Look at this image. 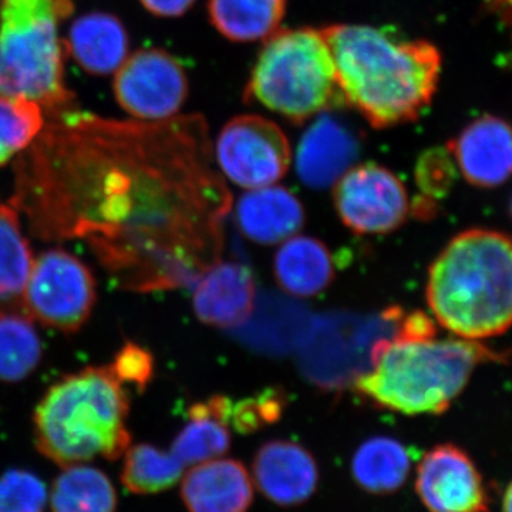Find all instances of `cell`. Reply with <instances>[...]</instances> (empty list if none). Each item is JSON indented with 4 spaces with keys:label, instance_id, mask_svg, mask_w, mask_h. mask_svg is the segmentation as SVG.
Segmentation results:
<instances>
[{
    "label": "cell",
    "instance_id": "cb8c5ba5",
    "mask_svg": "<svg viewBox=\"0 0 512 512\" xmlns=\"http://www.w3.org/2000/svg\"><path fill=\"white\" fill-rule=\"evenodd\" d=\"M188 416L190 420L175 436L170 450L184 467L197 466L228 453L231 433L210 399L191 406Z\"/></svg>",
    "mask_w": 512,
    "mask_h": 512
},
{
    "label": "cell",
    "instance_id": "d4e9b609",
    "mask_svg": "<svg viewBox=\"0 0 512 512\" xmlns=\"http://www.w3.org/2000/svg\"><path fill=\"white\" fill-rule=\"evenodd\" d=\"M39 333L29 316L0 311V382L28 379L42 362Z\"/></svg>",
    "mask_w": 512,
    "mask_h": 512
},
{
    "label": "cell",
    "instance_id": "7402d4cb",
    "mask_svg": "<svg viewBox=\"0 0 512 512\" xmlns=\"http://www.w3.org/2000/svg\"><path fill=\"white\" fill-rule=\"evenodd\" d=\"M288 0H208L215 30L235 43L268 39L281 29Z\"/></svg>",
    "mask_w": 512,
    "mask_h": 512
},
{
    "label": "cell",
    "instance_id": "d6986e66",
    "mask_svg": "<svg viewBox=\"0 0 512 512\" xmlns=\"http://www.w3.org/2000/svg\"><path fill=\"white\" fill-rule=\"evenodd\" d=\"M63 46L87 73L106 76L126 62L130 39L117 16L92 12L74 20Z\"/></svg>",
    "mask_w": 512,
    "mask_h": 512
},
{
    "label": "cell",
    "instance_id": "5b68a950",
    "mask_svg": "<svg viewBox=\"0 0 512 512\" xmlns=\"http://www.w3.org/2000/svg\"><path fill=\"white\" fill-rule=\"evenodd\" d=\"M130 399L110 366H92L50 386L33 413L37 451L60 467L119 460L131 446Z\"/></svg>",
    "mask_w": 512,
    "mask_h": 512
},
{
    "label": "cell",
    "instance_id": "4fadbf2b",
    "mask_svg": "<svg viewBox=\"0 0 512 512\" xmlns=\"http://www.w3.org/2000/svg\"><path fill=\"white\" fill-rule=\"evenodd\" d=\"M359 136L345 121L320 113L303 133L296 150V173L312 190L333 187L360 156Z\"/></svg>",
    "mask_w": 512,
    "mask_h": 512
},
{
    "label": "cell",
    "instance_id": "1f68e13d",
    "mask_svg": "<svg viewBox=\"0 0 512 512\" xmlns=\"http://www.w3.org/2000/svg\"><path fill=\"white\" fill-rule=\"evenodd\" d=\"M121 383L133 384L140 392L147 389L154 377V357L138 343H124L110 365Z\"/></svg>",
    "mask_w": 512,
    "mask_h": 512
},
{
    "label": "cell",
    "instance_id": "d590c367",
    "mask_svg": "<svg viewBox=\"0 0 512 512\" xmlns=\"http://www.w3.org/2000/svg\"><path fill=\"white\" fill-rule=\"evenodd\" d=\"M501 512H512V481L508 484V487L505 488Z\"/></svg>",
    "mask_w": 512,
    "mask_h": 512
},
{
    "label": "cell",
    "instance_id": "5bb4252c",
    "mask_svg": "<svg viewBox=\"0 0 512 512\" xmlns=\"http://www.w3.org/2000/svg\"><path fill=\"white\" fill-rule=\"evenodd\" d=\"M448 151L474 187H498L512 177V126L500 117L485 114L471 121Z\"/></svg>",
    "mask_w": 512,
    "mask_h": 512
},
{
    "label": "cell",
    "instance_id": "8d00e7d4",
    "mask_svg": "<svg viewBox=\"0 0 512 512\" xmlns=\"http://www.w3.org/2000/svg\"><path fill=\"white\" fill-rule=\"evenodd\" d=\"M510 212H511V218H512V198H511V202H510Z\"/></svg>",
    "mask_w": 512,
    "mask_h": 512
},
{
    "label": "cell",
    "instance_id": "4316f807",
    "mask_svg": "<svg viewBox=\"0 0 512 512\" xmlns=\"http://www.w3.org/2000/svg\"><path fill=\"white\" fill-rule=\"evenodd\" d=\"M33 252L22 232L19 211L0 201V301L22 295L33 266Z\"/></svg>",
    "mask_w": 512,
    "mask_h": 512
},
{
    "label": "cell",
    "instance_id": "836d02e7",
    "mask_svg": "<svg viewBox=\"0 0 512 512\" xmlns=\"http://www.w3.org/2000/svg\"><path fill=\"white\" fill-rule=\"evenodd\" d=\"M410 212L417 218V220L427 221L437 215L436 201L426 197V195H419L414 198L413 204L410 205Z\"/></svg>",
    "mask_w": 512,
    "mask_h": 512
},
{
    "label": "cell",
    "instance_id": "44dd1931",
    "mask_svg": "<svg viewBox=\"0 0 512 512\" xmlns=\"http://www.w3.org/2000/svg\"><path fill=\"white\" fill-rule=\"evenodd\" d=\"M412 471L409 448L393 437L376 436L357 448L352 458V476L370 494L396 493Z\"/></svg>",
    "mask_w": 512,
    "mask_h": 512
},
{
    "label": "cell",
    "instance_id": "484cf974",
    "mask_svg": "<svg viewBox=\"0 0 512 512\" xmlns=\"http://www.w3.org/2000/svg\"><path fill=\"white\" fill-rule=\"evenodd\" d=\"M120 480L130 493L151 495L173 488L184 476V466L171 451L153 444L130 446L124 453Z\"/></svg>",
    "mask_w": 512,
    "mask_h": 512
},
{
    "label": "cell",
    "instance_id": "83f0119b",
    "mask_svg": "<svg viewBox=\"0 0 512 512\" xmlns=\"http://www.w3.org/2000/svg\"><path fill=\"white\" fill-rule=\"evenodd\" d=\"M45 126L39 104L0 97V165L8 164L36 140Z\"/></svg>",
    "mask_w": 512,
    "mask_h": 512
},
{
    "label": "cell",
    "instance_id": "f546056e",
    "mask_svg": "<svg viewBox=\"0 0 512 512\" xmlns=\"http://www.w3.org/2000/svg\"><path fill=\"white\" fill-rule=\"evenodd\" d=\"M49 491L36 474L12 468L0 476V512H46Z\"/></svg>",
    "mask_w": 512,
    "mask_h": 512
},
{
    "label": "cell",
    "instance_id": "e0dca14e",
    "mask_svg": "<svg viewBox=\"0 0 512 512\" xmlns=\"http://www.w3.org/2000/svg\"><path fill=\"white\" fill-rule=\"evenodd\" d=\"M181 498L188 512H248L254 484L241 461L215 458L185 474Z\"/></svg>",
    "mask_w": 512,
    "mask_h": 512
},
{
    "label": "cell",
    "instance_id": "2e32d148",
    "mask_svg": "<svg viewBox=\"0 0 512 512\" xmlns=\"http://www.w3.org/2000/svg\"><path fill=\"white\" fill-rule=\"evenodd\" d=\"M194 313L200 322L228 329L247 322L254 311V274L239 262H217L195 284Z\"/></svg>",
    "mask_w": 512,
    "mask_h": 512
},
{
    "label": "cell",
    "instance_id": "8fae6325",
    "mask_svg": "<svg viewBox=\"0 0 512 512\" xmlns=\"http://www.w3.org/2000/svg\"><path fill=\"white\" fill-rule=\"evenodd\" d=\"M114 96L121 109L143 121L177 116L188 96V77L181 63L163 49H140L128 56L114 77Z\"/></svg>",
    "mask_w": 512,
    "mask_h": 512
},
{
    "label": "cell",
    "instance_id": "7c38bea8",
    "mask_svg": "<svg viewBox=\"0 0 512 512\" xmlns=\"http://www.w3.org/2000/svg\"><path fill=\"white\" fill-rule=\"evenodd\" d=\"M416 493L429 512H488L490 495L473 458L456 444H439L424 454Z\"/></svg>",
    "mask_w": 512,
    "mask_h": 512
},
{
    "label": "cell",
    "instance_id": "e575fe53",
    "mask_svg": "<svg viewBox=\"0 0 512 512\" xmlns=\"http://www.w3.org/2000/svg\"><path fill=\"white\" fill-rule=\"evenodd\" d=\"M488 5L504 22L512 23V0H488Z\"/></svg>",
    "mask_w": 512,
    "mask_h": 512
},
{
    "label": "cell",
    "instance_id": "ba28073f",
    "mask_svg": "<svg viewBox=\"0 0 512 512\" xmlns=\"http://www.w3.org/2000/svg\"><path fill=\"white\" fill-rule=\"evenodd\" d=\"M22 295L29 318L70 335L79 332L92 316L96 278L82 259L66 249L53 248L33 261Z\"/></svg>",
    "mask_w": 512,
    "mask_h": 512
},
{
    "label": "cell",
    "instance_id": "603a6c76",
    "mask_svg": "<svg viewBox=\"0 0 512 512\" xmlns=\"http://www.w3.org/2000/svg\"><path fill=\"white\" fill-rule=\"evenodd\" d=\"M49 504L52 512H116L119 497L104 471L74 464L53 481Z\"/></svg>",
    "mask_w": 512,
    "mask_h": 512
},
{
    "label": "cell",
    "instance_id": "6da1fadb",
    "mask_svg": "<svg viewBox=\"0 0 512 512\" xmlns=\"http://www.w3.org/2000/svg\"><path fill=\"white\" fill-rule=\"evenodd\" d=\"M43 241L80 239L126 291L195 285L232 207L200 114L158 121L52 114L15 165L10 200Z\"/></svg>",
    "mask_w": 512,
    "mask_h": 512
},
{
    "label": "cell",
    "instance_id": "d6a6232c",
    "mask_svg": "<svg viewBox=\"0 0 512 512\" xmlns=\"http://www.w3.org/2000/svg\"><path fill=\"white\" fill-rule=\"evenodd\" d=\"M144 8L161 18H178L192 8L195 0H141Z\"/></svg>",
    "mask_w": 512,
    "mask_h": 512
},
{
    "label": "cell",
    "instance_id": "9c48e42d",
    "mask_svg": "<svg viewBox=\"0 0 512 512\" xmlns=\"http://www.w3.org/2000/svg\"><path fill=\"white\" fill-rule=\"evenodd\" d=\"M215 158L231 183L255 190L274 185L288 174L292 151L288 137L274 121L245 114L222 127Z\"/></svg>",
    "mask_w": 512,
    "mask_h": 512
},
{
    "label": "cell",
    "instance_id": "f1b7e54d",
    "mask_svg": "<svg viewBox=\"0 0 512 512\" xmlns=\"http://www.w3.org/2000/svg\"><path fill=\"white\" fill-rule=\"evenodd\" d=\"M285 392L278 387H268L244 399H229L227 424L241 434H254L276 423L285 412Z\"/></svg>",
    "mask_w": 512,
    "mask_h": 512
},
{
    "label": "cell",
    "instance_id": "7a4b0ae2",
    "mask_svg": "<svg viewBox=\"0 0 512 512\" xmlns=\"http://www.w3.org/2000/svg\"><path fill=\"white\" fill-rule=\"evenodd\" d=\"M322 30L335 62L343 101L373 128L419 119L440 82L441 55L426 40H399L366 25Z\"/></svg>",
    "mask_w": 512,
    "mask_h": 512
},
{
    "label": "cell",
    "instance_id": "52a82bcc",
    "mask_svg": "<svg viewBox=\"0 0 512 512\" xmlns=\"http://www.w3.org/2000/svg\"><path fill=\"white\" fill-rule=\"evenodd\" d=\"M245 100L293 124L345 104L322 30L279 29L265 39L245 87Z\"/></svg>",
    "mask_w": 512,
    "mask_h": 512
},
{
    "label": "cell",
    "instance_id": "277c9868",
    "mask_svg": "<svg viewBox=\"0 0 512 512\" xmlns=\"http://www.w3.org/2000/svg\"><path fill=\"white\" fill-rule=\"evenodd\" d=\"M510 353L458 339L379 340L370 352L372 370L355 392L380 409L417 416L441 414L466 389L477 366L508 362Z\"/></svg>",
    "mask_w": 512,
    "mask_h": 512
},
{
    "label": "cell",
    "instance_id": "ffe728a7",
    "mask_svg": "<svg viewBox=\"0 0 512 512\" xmlns=\"http://www.w3.org/2000/svg\"><path fill=\"white\" fill-rule=\"evenodd\" d=\"M274 276L282 291L296 298H313L335 279V262L320 239L298 235L282 242L274 258Z\"/></svg>",
    "mask_w": 512,
    "mask_h": 512
},
{
    "label": "cell",
    "instance_id": "3957f363",
    "mask_svg": "<svg viewBox=\"0 0 512 512\" xmlns=\"http://www.w3.org/2000/svg\"><path fill=\"white\" fill-rule=\"evenodd\" d=\"M427 303L460 338H495L512 328V238L493 229L456 235L434 259Z\"/></svg>",
    "mask_w": 512,
    "mask_h": 512
},
{
    "label": "cell",
    "instance_id": "30bf717a",
    "mask_svg": "<svg viewBox=\"0 0 512 512\" xmlns=\"http://www.w3.org/2000/svg\"><path fill=\"white\" fill-rule=\"evenodd\" d=\"M333 202L340 221L359 235L389 234L410 214L403 181L375 163L353 165L333 185Z\"/></svg>",
    "mask_w": 512,
    "mask_h": 512
},
{
    "label": "cell",
    "instance_id": "9a60e30c",
    "mask_svg": "<svg viewBox=\"0 0 512 512\" xmlns=\"http://www.w3.org/2000/svg\"><path fill=\"white\" fill-rule=\"evenodd\" d=\"M252 477L269 501L295 507L315 494L319 467L308 448L295 441L272 440L256 451Z\"/></svg>",
    "mask_w": 512,
    "mask_h": 512
},
{
    "label": "cell",
    "instance_id": "ac0fdd59",
    "mask_svg": "<svg viewBox=\"0 0 512 512\" xmlns=\"http://www.w3.org/2000/svg\"><path fill=\"white\" fill-rule=\"evenodd\" d=\"M235 217L244 237L259 245L285 242L301 231L306 220L299 198L288 188L275 184L242 195Z\"/></svg>",
    "mask_w": 512,
    "mask_h": 512
},
{
    "label": "cell",
    "instance_id": "8992f818",
    "mask_svg": "<svg viewBox=\"0 0 512 512\" xmlns=\"http://www.w3.org/2000/svg\"><path fill=\"white\" fill-rule=\"evenodd\" d=\"M72 0H0V97L26 99L52 114L73 109L59 25Z\"/></svg>",
    "mask_w": 512,
    "mask_h": 512
},
{
    "label": "cell",
    "instance_id": "4dcf8cb0",
    "mask_svg": "<svg viewBox=\"0 0 512 512\" xmlns=\"http://www.w3.org/2000/svg\"><path fill=\"white\" fill-rule=\"evenodd\" d=\"M420 194L431 200H443L457 180L456 161L448 148H430L421 154L414 171Z\"/></svg>",
    "mask_w": 512,
    "mask_h": 512
}]
</instances>
